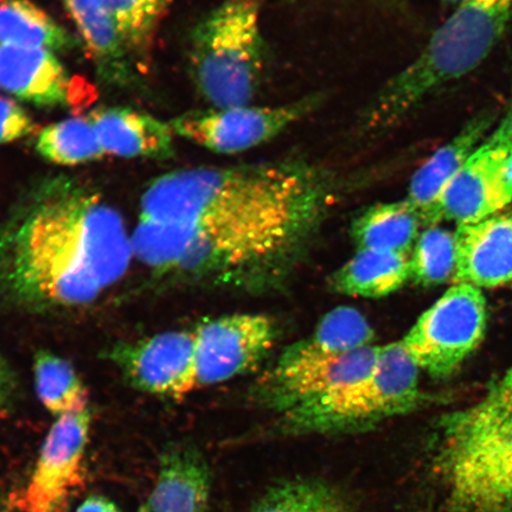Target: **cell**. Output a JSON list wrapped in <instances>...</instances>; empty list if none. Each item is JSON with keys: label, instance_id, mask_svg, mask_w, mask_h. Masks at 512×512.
Here are the masks:
<instances>
[{"label": "cell", "instance_id": "6da1fadb", "mask_svg": "<svg viewBox=\"0 0 512 512\" xmlns=\"http://www.w3.org/2000/svg\"><path fill=\"white\" fill-rule=\"evenodd\" d=\"M134 258L124 217L76 179L38 182L0 222V297L16 309H79L125 277Z\"/></svg>", "mask_w": 512, "mask_h": 512}, {"label": "cell", "instance_id": "7a4b0ae2", "mask_svg": "<svg viewBox=\"0 0 512 512\" xmlns=\"http://www.w3.org/2000/svg\"><path fill=\"white\" fill-rule=\"evenodd\" d=\"M336 190L331 172L303 160L178 170L144 192L133 238L169 246L253 224L319 226Z\"/></svg>", "mask_w": 512, "mask_h": 512}, {"label": "cell", "instance_id": "3957f363", "mask_svg": "<svg viewBox=\"0 0 512 512\" xmlns=\"http://www.w3.org/2000/svg\"><path fill=\"white\" fill-rule=\"evenodd\" d=\"M435 512H512V366L472 405L439 422Z\"/></svg>", "mask_w": 512, "mask_h": 512}, {"label": "cell", "instance_id": "277c9868", "mask_svg": "<svg viewBox=\"0 0 512 512\" xmlns=\"http://www.w3.org/2000/svg\"><path fill=\"white\" fill-rule=\"evenodd\" d=\"M511 17L512 0H462L420 55L380 89L363 114V127L388 130L439 89L472 73L497 46Z\"/></svg>", "mask_w": 512, "mask_h": 512}, {"label": "cell", "instance_id": "5b68a950", "mask_svg": "<svg viewBox=\"0 0 512 512\" xmlns=\"http://www.w3.org/2000/svg\"><path fill=\"white\" fill-rule=\"evenodd\" d=\"M264 57L259 0H224L191 32L192 80L213 108L249 105Z\"/></svg>", "mask_w": 512, "mask_h": 512}, {"label": "cell", "instance_id": "8992f818", "mask_svg": "<svg viewBox=\"0 0 512 512\" xmlns=\"http://www.w3.org/2000/svg\"><path fill=\"white\" fill-rule=\"evenodd\" d=\"M420 371L401 341L383 345L367 377L280 414L281 424L292 433H350L411 413L425 401Z\"/></svg>", "mask_w": 512, "mask_h": 512}, {"label": "cell", "instance_id": "52a82bcc", "mask_svg": "<svg viewBox=\"0 0 512 512\" xmlns=\"http://www.w3.org/2000/svg\"><path fill=\"white\" fill-rule=\"evenodd\" d=\"M488 311L480 288L453 284L422 313L402 344L420 370L446 379L482 343Z\"/></svg>", "mask_w": 512, "mask_h": 512}, {"label": "cell", "instance_id": "ba28073f", "mask_svg": "<svg viewBox=\"0 0 512 512\" xmlns=\"http://www.w3.org/2000/svg\"><path fill=\"white\" fill-rule=\"evenodd\" d=\"M512 202V100L503 118L443 192L438 222L457 226L497 215Z\"/></svg>", "mask_w": 512, "mask_h": 512}, {"label": "cell", "instance_id": "9c48e42d", "mask_svg": "<svg viewBox=\"0 0 512 512\" xmlns=\"http://www.w3.org/2000/svg\"><path fill=\"white\" fill-rule=\"evenodd\" d=\"M318 104L316 96H311L277 107L211 108L179 115L171 127L177 136L204 149L234 155L270 142Z\"/></svg>", "mask_w": 512, "mask_h": 512}, {"label": "cell", "instance_id": "30bf717a", "mask_svg": "<svg viewBox=\"0 0 512 512\" xmlns=\"http://www.w3.org/2000/svg\"><path fill=\"white\" fill-rule=\"evenodd\" d=\"M380 351L379 345H369L337 356L297 360L279 357L277 364L261 377L256 398L267 408L283 414L363 380L374 370Z\"/></svg>", "mask_w": 512, "mask_h": 512}, {"label": "cell", "instance_id": "8fae6325", "mask_svg": "<svg viewBox=\"0 0 512 512\" xmlns=\"http://www.w3.org/2000/svg\"><path fill=\"white\" fill-rule=\"evenodd\" d=\"M105 357L140 392L179 399L197 388L195 331L160 332L113 345Z\"/></svg>", "mask_w": 512, "mask_h": 512}, {"label": "cell", "instance_id": "7c38bea8", "mask_svg": "<svg viewBox=\"0 0 512 512\" xmlns=\"http://www.w3.org/2000/svg\"><path fill=\"white\" fill-rule=\"evenodd\" d=\"M195 331L197 388L247 373L273 347L274 323L264 315H230L198 325Z\"/></svg>", "mask_w": 512, "mask_h": 512}, {"label": "cell", "instance_id": "4fadbf2b", "mask_svg": "<svg viewBox=\"0 0 512 512\" xmlns=\"http://www.w3.org/2000/svg\"><path fill=\"white\" fill-rule=\"evenodd\" d=\"M91 421L87 408L60 416L51 427L30 480L29 512H66L69 496L80 483Z\"/></svg>", "mask_w": 512, "mask_h": 512}, {"label": "cell", "instance_id": "5bb4252c", "mask_svg": "<svg viewBox=\"0 0 512 512\" xmlns=\"http://www.w3.org/2000/svg\"><path fill=\"white\" fill-rule=\"evenodd\" d=\"M453 284L495 288L512 281V213L457 226Z\"/></svg>", "mask_w": 512, "mask_h": 512}, {"label": "cell", "instance_id": "9a60e30c", "mask_svg": "<svg viewBox=\"0 0 512 512\" xmlns=\"http://www.w3.org/2000/svg\"><path fill=\"white\" fill-rule=\"evenodd\" d=\"M497 123V112L485 110L472 117L450 142L415 172L409 183L406 200L418 211L424 227L437 226L441 195L469 160L472 153L489 136Z\"/></svg>", "mask_w": 512, "mask_h": 512}, {"label": "cell", "instance_id": "2e32d148", "mask_svg": "<svg viewBox=\"0 0 512 512\" xmlns=\"http://www.w3.org/2000/svg\"><path fill=\"white\" fill-rule=\"evenodd\" d=\"M0 88L38 107L66 106L72 83L54 51L0 46Z\"/></svg>", "mask_w": 512, "mask_h": 512}, {"label": "cell", "instance_id": "e0dca14e", "mask_svg": "<svg viewBox=\"0 0 512 512\" xmlns=\"http://www.w3.org/2000/svg\"><path fill=\"white\" fill-rule=\"evenodd\" d=\"M105 155L164 160L174 156L171 124L127 107H100L88 114Z\"/></svg>", "mask_w": 512, "mask_h": 512}, {"label": "cell", "instance_id": "ac0fdd59", "mask_svg": "<svg viewBox=\"0 0 512 512\" xmlns=\"http://www.w3.org/2000/svg\"><path fill=\"white\" fill-rule=\"evenodd\" d=\"M102 79L115 86L133 81L132 57L101 0H63Z\"/></svg>", "mask_w": 512, "mask_h": 512}, {"label": "cell", "instance_id": "d6986e66", "mask_svg": "<svg viewBox=\"0 0 512 512\" xmlns=\"http://www.w3.org/2000/svg\"><path fill=\"white\" fill-rule=\"evenodd\" d=\"M209 470L197 453L174 450L164 454L158 480L140 512H206Z\"/></svg>", "mask_w": 512, "mask_h": 512}, {"label": "cell", "instance_id": "ffe728a7", "mask_svg": "<svg viewBox=\"0 0 512 512\" xmlns=\"http://www.w3.org/2000/svg\"><path fill=\"white\" fill-rule=\"evenodd\" d=\"M411 279L408 254L358 249L357 254L332 275L330 285L350 297L383 298Z\"/></svg>", "mask_w": 512, "mask_h": 512}, {"label": "cell", "instance_id": "44dd1931", "mask_svg": "<svg viewBox=\"0 0 512 512\" xmlns=\"http://www.w3.org/2000/svg\"><path fill=\"white\" fill-rule=\"evenodd\" d=\"M424 227L418 211L406 198L370 207L352 223L351 234L358 249H377L408 254Z\"/></svg>", "mask_w": 512, "mask_h": 512}, {"label": "cell", "instance_id": "7402d4cb", "mask_svg": "<svg viewBox=\"0 0 512 512\" xmlns=\"http://www.w3.org/2000/svg\"><path fill=\"white\" fill-rule=\"evenodd\" d=\"M0 46L63 53L78 46V41L31 0H0Z\"/></svg>", "mask_w": 512, "mask_h": 512}, {"label": "cell", "instance_id": "603a6c76", "mask_svg": "<svg viewBox=\"0 0 512 512\" xmlns=\"http://www.w3.org/2000/svg\"><path fill=\"white\" fill-rule=\"evenodd\" d=\"M375 331L354 307H337L325 315L315 332L290 345L281 358L297 360L310 356H337L373 345Z\"/></svg>", "mask_w": 512, "mask_h": 512}, {"label": "cell", "instance_id": "cb8c5ba5", "mask_svg": "<svg viewBox=\"0 0 512 512\" xmlns=\"http://www.w3.org/2000/svg\"><path fill=\"white\" fill-rule=\"evenodd\" d=\"M34 377L38 399L57 418L89 408L85 384L72 363L63 357L38 350L34 357Z\"/></svg>", "mask_w": 512, "mask_h": 512}, {"label": "cell", "instance_id": "d4e9b609", "mask_svg": "<svg viewBox=\"0 0 512 512\" xmlns=\"http://www.w3.org/2000/svg\"><path fill=\"white\" fill-rule=\"evenodd\" d=\"M36 151L47 162L76 166L105 156L98 134L88 118H72L43 128L38 133Z\"/></svg>", "mask_w": 512, "mask_h": 512}, {"label": "cell", "instance_id": "484cf974", "mask_svg": "<svg viewBox=\"0 0 512 512\" xmlns=\"http://www.w3.org/2000/svg\"><path fill=\"white\" fill-rule=\"evenodd\" d=\"M101 3L117 25L132 60L133 57L145 60L171 0H101Z\"/></svg>", "mask_w": 512, "mask_h": 512}, {"label": "cell", "instance_id": "4316f807", "mask_svg": "<svg viewBox=\"0 0 512 512\" xmlns=\"http://www.w3.org/2000/svg\"><path fill=\"white\" fill-rule=\"evenodd\" d=\"M252 512H350L341 495L319 480L294 479L273 486Z\"/></svg>", "mask_w": 512, "mask_h": 512}, {"label": "cell", "instance_id": "83f0119b", "mask_svg": "<svg viewBox=\"0 0 512 512\" xmlns=\"http://www.w3.org/2000/svg\"><path fill=\"white\" fill-rule=\"evenodd\" d=\"M411 279L422 286H437L452 281L457 266L456 234L438 226L422 232L413 248Z\"/></svg>", "mask_w": 512, "mask_h": 512}, {"label": "cell", "instance_id": "f1b7e54d", "mask_svg": "<svg viewBox=\"0 0 512 512\" xmlns=\"http://www.w3.org/2000/svg\"><path fill=\"white\" fill-rule=\"evenodd\" d=\"M36 125L30 114L15 100L0 96V145L28 137Z\"/></svg>", "mask_w": 512, "mask_h": 512}, {"label": "cell", "instance_id": "f546056e", "mask_svg": "<svg viewBox=\"0 0 512 512\" xmlns=\"http://www.w3.org/2000/svg\"><path fill=\"white\" fill-rule=\"evenodd\" d=\"M19 390V382L15 370L0 354V412L14 405Z\"/></svg>", "mask_w": 512, "mask_h": 512}, {"label": "cell", "instance_id": "4dcf8cb0", "mask_svg": "<svg viewBox=\"0 0 512 512\" xmlns=\"http://www.w3.org/2000/svg\"><path fill=\"white\" fill-rule=\"evenodd\" d=\"M76 512H120L110 499L104 496H92L80 505Z\"/></svg>", "mask_w": 512, "mask_h": 512}, {"label": "cell", "instance_id": "1f68e13d", "mask_svg": "<svg viewBox=\"0 0 512 512\" xmlns=\"http://www.w3.org/2000/svg\"><path fill=\"white\" fill-rule=\"evenodd\" d=\"M443 2H445L446 4H451V5H458L460 2H462V0H443Z\"/></svg>", "mask_w": 512, "mask_h": 512}]
</instances>
